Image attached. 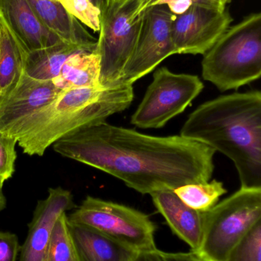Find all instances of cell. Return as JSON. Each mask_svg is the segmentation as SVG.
Instances as JSON below:
<instances>
[{
    "label": "cell",
    "instance_id": "6da1fadb",
    "mask_svg": "<svg viewBox=\"0 0 261 261\" xmlns=\"http://www.w3.org/2000/svg\"><path fill=\"white\" fill-rule=\"evenodd\" d=\"M56 153L102 170L142 194L208 182L216 152L181 135L157 137L106 122L57 141Z\"/></svg>",
    "mask_w": 261,
    "mask_h": 261
},
{
    "label": "cell",
    "instance_id": "7a4b0ae2",
    "mask_svg": "<svg viewBox=\"0 0 261 261\" xmlns=\"http://www.w3.org/2000/svg\"><path fill=\"white\" fill-rule=\"evenodd\" d=\"M180 135L231 159L243 188H261L259 90L225 95L204 102L188 116Z\"/></svg>",
    "mask_w": 261,
    "mask_h": 261
},
{
    "label": "cell",
    "instance_id": "3957f363",
    "mask_svg": "<svg viewBox=\"0 0 261 261\" xmlns=\"http://www.w3.org/2000/svg\"><path fill=\"white\" fill-rule=\"evenodd\" d=\"M134 99L131 84L62 90L49 105L11 130L23 153L43 156L57 141L78 130L106 122L129 108Z\"/></svg>",
    "mask_w": 261,
    "mask_h": 261
},
{
    "label": "cell",
    "instance_id": "277c9868",
    "mask_svg": "<svg viewBox=\"0 0 261 261\" xmlns=\"http://www.w3.org/2000/svg\"><path fill=\"white\" fill-rule=\"evenodd\" d=\"M202 77L221 92L237 90L261 76V13H252L226 32L204 55Z\"/></svg>",
    "mask_w": 261,
    "mask_h": 261
},
{
    "label": "cell",
    "instance_id": "5b68a950",
    "mask_svg": "<svg viewBox=\"0 0 261 261\" xmlns=\"http://www.w3.org/2000/svg\"><path fill=\"white\" fill-rule=\"evenodd\" d=\"M159 0H124L110 3L101 18L97 51L100 57V85L119 86L144 22V15Z\"/></svg>",
    "mask_w": 261,
    "mask_h": 261
},
{
    "label": "cell",
    "instance_id": "8992f818",
    "mask_svg": "<svg viewBox=\"0 0 261 261\" xmlns=\"http://www.w3.org/2000/svg\"><path fill=\"white\" fill-rule=\"evenodd\" d=\"M261 220V188H243L204 213L200 247L203 261H225L232 248Z\"/></svg>",
    "mask_w": 261,
    "mask_h": 261
},
{
    "label": "cell",
    "instance_id": "52a82bcc",
    "mask_svg": "<svg viewBox=\"0 0 261 261\" xmlns=\"http://www.w3.org/2000/svg\"><path fill=\"white\" fill-rule=\"evenodd\" d=\"M75 208L67 216L69 222L97 230L139 253L157 250L156 226L145 213L90 196Z\"/></svg>",
    "mask_w": 261,
    "mask_h": 261
},
{
    "label": "cell",
    "instance_id": "ba28073f",
    "mask_svg": "<svg viewBox=\"0 0 261 261\" xmlns=\"http://www.w3.org/2000/svg\"><path fill=\"white\" fill-rule=\"evenodd\" d=\"M203 89V83L196 75L173 73L161 67L155 71L131 123L144 129L162 128L183 113Z\"/></svg>",
    "mask_w": 261,
    "mask_h": 261
},
{
    "label": "cell",
    "instance_id": "9c48e42d",
    "mask_svg": "<svg viewBox=\"0 0 261 261\" xmlns=\"http://www.w3.org/2000/svg\"><path fill=\"white\" fill-rule=\"evenodd\" d=\"M175 17L165 4L155 5L146 12L136 47L124 68L119 85H133L164 60L177 55L172 35Z\"/></svg>",
    "mask_w": 261,
    "mask_h": 261
},
{
    "label": "cell",
    "instance_id": "30bf717a",
    "mask_svg": "<svg viewBox=\"0 0 261 261\" xmlns=\"http://www.w3.org/2000/svg\"><path fill=\"white\" fill-rule=\"evenodd\" d=\"M233 18L228 9L193 4L172 24L177 55H205L231 26Z\"/></svg>",
    "mask_w": 261,
    "mask_h": 261
},
{
    "label": "cell",
    "instance_id": "8fae6325",
    "mask_svg": "<svg viewBox=\"0 0 261 261\" xmlns=\"http://www.w3.org/2000/svg\"><path fill=\"white\" fill-rule=\"evenodd\" d=\"M70 191L62 187L49 189V194L35 207L24 244L20 248L19 261H44L48 243L61 215L76 208Z\"/></svg>",
    "mask_w": 261,
    "mask_h": 261
},
{
    "label": "cell",
    "instance_id": "7c38bea8",
    "mask_svg": "<svg viewBox=\"0 0 261 261\" xmlns=\"http://www.w3.org/2000/svg\"><path fill=\"white\" fill-rule=\"evenodd\" d=\"M0 24L25 55L62 41L43 24L28 0H0Z\"/></svg>",
    "mask_w": 261,
    "mask_h": 261
},
{
    "label": "cell",
    "instance_id": "4fadbf2b",
    "mask_svg": "<svg viewBox=\"0 0 261 261\" xmlns=\"http://www.w3.org/2000/svg\"><path fill=\"white\" fill-rule=\"evenodd\" d=\"M61 91L53 81H36L24 73L0 107V133L9 135L23 121L51 103Z\"/></svg>",
    "mask_w": 261,
    "mask_h": 261
},
{
    "label": "cell",
    "instance_id": "5bb4252c",
    "mask_svg": "<svg viewBox=\"0 0 261 261\" xmlns=\"http://www.w3.org/2000/svg\"><path fill=\"white\" fill-rule=\"evenodd\" d=\"M150 196L173 233L189 245L191 252L196 253L202 241L204 213L190 208L173 190H161Z\"/></svg>",
    "mask_w": 261,
    "mask_h": 261
},
{
    "label": "cell",
    "instance_id": "9a60e30c",
    "mask_svg": "<svg viewBox=\"0 0 261 261\" xmlns=\"http://www.w3.org/2000/svg\"><path fill=\"white\" fill-rule=\"evenodd\" d=\"M68 228L78 261H133L139 254L85 225L68 221Z\"/></svg>",
    "mask_w": 261,
    "mask_h": 261
},
{
    "label": "cell",
    "instance_id": "2e32d148",
    "mask_svg": "<svg viewBox=\"0 0 261 261\" xmlns=\"http://www.w3.org/2000/svg\"><path fill=\"white\" fill-rule=\"evenodd\" d=\"M80 50H88L62 41L55 45L29 52L25 57L24 73L36 81H53L58 77L66 61Z\"/></svg>",
    "mask_w": 261,
    "mask_h": 261
},
{
    "label": "cell",
    "instance_id": "e0dca14e",
    "mask_svg": "<svg viewBox=\"0 0 261 261\" xmlns=\"http://www.w3.org/2000/svg\"><path fill=\"white\" fill-rule=\"evenodd\" d=\"M53 83L61 90L100 87V57L97 50H80L72 55Z\"/></svg>",
    "mask_w": 261,
    "mask_h": 261
},
{
    "label": "cell",
    "instance_id": "ac0fdd59",
    "mask_svg": "<svg viewBox=\"0 0 261 261\" xmlns=\"http://www.w3.org/2000/svg\"><path fill=\"white\" fill-rule=\"evenodd\" d=\"M25 57L9 32L0 24V107L24 74Z\"/></svg>",
    "mask_w": 261,
    "mask_h": 261
},
{
    "label": "cell",
    "instance_id": "d6986e66",
    "mask_svg": "<svg viewBox=\"0 0 261 261\" xmlns=\"http://www.w3.org/2000/svg\"><path fill=\"white\" fill-rule=\"evenodd\" d=\"M173 191L184 203L202 213L211 210L219 202V199L227 193L223 182L216 179L211 182L185 184Z\"/></svg>",
    "mask_w": 261,
    "mask_h": 261
},
{
    "label": "cell",
    "instance_id": "ffe728a7",
    "mask_svg": "<svg viewBox=\"0 0 261 261\" xmlns=\"http://www.w3.org/2000/svg\"><path fill=\"white\" fill-rule=\"evenodd\" d=\"M44 261H78L66 213L61 215L55 223L46 248Z\"/></svg>",
    "mask_w": 261,
    "mask_h": 261
},
{
    "label": "cell",
    "instance_id": "44dd1931",
    "mask_svg": "<svg viewBox=\"0 0 261 261\" xmlns=\"http://www.w3.org/2000/svg\"><path fill=\"white\" fill-rule=\"evenodd\" d=\"M70 15L94 32H99L101 18L108 0H58Z\"/></svg>",
    "mask_w": 261,
    "mask_h": 261
},
{
    "label": "cell",
    "instance_id": "7402d4cb",
    "mask_svg": "<svg viewBox=\"0 0 261 261\" xmlns=\"http://www.w3.org/2000/svg\"><path fill=\"white\" fill-rule=\"evenodd\" d=\"M225 261H261V220L238 242Z\"/></svg>",
    "mask_w": 261,
    "mask_h": 261
},
{
    "label": "cell",
    "instance_id": "603a6c76",
    "mask_svg": "<svg viewBox=\"0 0 261 261\" xmlns=\"http://www.w3.org/2000/svg\"><path fill=\"white\" fill-rule=\"evenodd\" d=\"M17 139L0 133V182L4 184L15 173Z\"/></svg>",
    "mask_w": 261,
    "mask_h": 261
},
{
    "label": "cell",
    "instance_id": "cb8c5ba5",
    "mask_svg": "<svg viewBox=\"0 0 261 261\" xmlns=\"http://www.w3.org/2000/svg\"><path fill=\"white\" fill-rule=\"evenodd\" d=\"M20 248L16 234L0 231V261H16Z\"/></svg>",
    "mask_w": 261,
    "mask_h": 261
},
{
    "label": "cell",
    "instance_id": "d4e9b609",
    "mask_svg": "<svg viewBox=\"0 0 261 261\" xmlns=\"http://www.w3.org/2000/svg\"><path fill=\"white\" fill-rule=\"evenodd\" d=\"M161 254L165 261H203L193 252L165 253L161 251Z\"/></svg>",
    "mask_w": 261,
    "mask_h": 261
},
{
    "label": "cell",
    "instance_id": "484cf974",
    "mask_svg": "<svg viewBox=\"0 0 261 261\" xmlns=\"http://www.w3.org/2000/svg\"><path fill=\"white\" fill-rule=\"evenodd\" d=\"M133 261H165V260L161 254V251L157 249L153 251L139 253Z\"/></svg>",
    "mask_w": 261,
    "mask_h": 261
},
{
    "label": "cell",
    "instance_id": "4316f807",
    "mask_svg": "<svg viewBox=\"0 0 261 261\" xmlns=\"http://www.w3.org/2000/svg\"><path fill=\"white\" fill-rule=\"evenodd\" d=\"M193 4L206 6L213 9H225L227 5L224 0H190Z\"/></svg>",
    "mask_w": 261,
    "mask_h": 261
},
{
    "label": "cell",
    "instance_id": "83f0119b",
    "mask_svg": "<svg viewBox=\"0 0 261 261\" xmlns=\"http://www.w3.org/2000/svg\"><path fill=\"white\" fill-rule=\"evenodd\" d=\"M3 184L0 182V213L6 208V205H7V200L3 193Z\"/></svg>",
    "mask_w": 261,
    "mask_h": 261
},
{
    "label": "cell",
    "instance_id": "f1b7e54d",
    "mask_svg": "<svg viewBox=\"0 0 261 261\" xmlns=\"http://www.w3.org/2000/svg\"><path fill=\"white\" fill-rule=\"evenodd\" d=\"M123 1H124V0H108V3H107V4H110V3H121V2Z\"/></svg>",
    "mask_w": 261,
    "mask_h": 261
},
{
    "label": "cell",
    "instance_id": "f546056e",
    "mask_svg": "<svg viewBox=\"0 0 261 261\" xmlns=\"http://www.w3.org/2000/svg\"><path fill=\"white\" fill-rule=\"evenodd\" d=\"M225 1V4H228V3H231V0H224Z\"/></svg>",
    "mask_w": 261,
    "mask_h": 261
}]
</instances>
